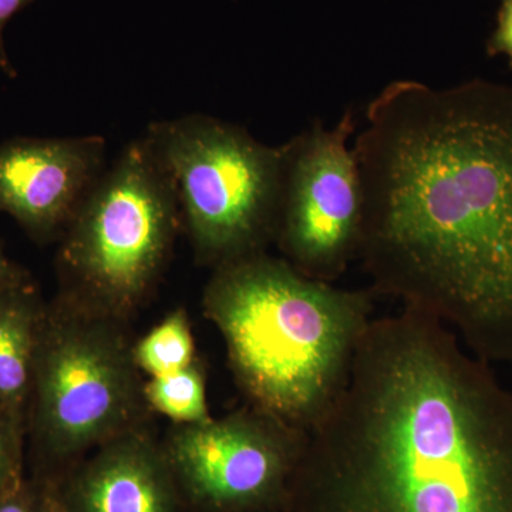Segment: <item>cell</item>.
<instances>
[{
    "label": "cell",
    "mask_w": 512,
    "mask_h": 512,
    "mask_svg": "<svg viewBox=\"0 0 512 512\" xmlns=\"http://www.w3.org/2000/svg\"><path fill=\"white\" fill-rule=\"evenodd\" d=\"M370 291L512 363V86L384 87L355 147Z\"/></svg>",
    "instance_id": "cell-1"
},
{
    "label": "cell",
    "mask_w": 512,
    "mask_h": 512,
    "mask_svg": "<svg viewBox=\"0 0 512 512\" xmlns=\"http://www.w3.org/2000/svg\"><path fill=\"white\" fill-rule=\"evenodd\" d=\"M286 512H512L511 390L436 319H373Z\"/></svg>",
    "instance_id": "cell-2"
},
{
    "label": "cell",
    "mask_w": 512,
    "mask_h": 512,
    "mask_svg": "<svg viewBox=\"0 0 512 512\" xmlns=\"http://www.w3.org/2000/svg\"><path fill=\"white\" fill-rule=\"evenodd\" d=\"M375 298L262 252L215 268L202 306L249 406L309 433L348 383Z\"/></svg>",
    "instance_id": "cell-3"
},
{
    "label": "cell",
    "mask_w": 512,
    "mask_h": 512,
    "mask_svg": "<svg viewBox=\"0 0 512 512\" xmlns=\"http://www.w3.org/2000/svg\"><path fill=\"white\" fill-rule=\"evenodd\" d=\"M126 323L69 292L47 302L28 407L42 477L147 426L150 407Z\"/></svg>",
    "instance_id": "cell-4"
},
{
    "label": "cell",
    "mask_w": 512,
    "mask_h": 512,
    "mask_svg": "<svg viewBox=\"0 0 512 512\" xmlns=\"http://www.w3.org/2000/svg\"><path fill=\"white\" fill-rule=\"evenodd\" d=\"M170 177L201 264L220 268L275 242L288 147L194 114L157 121L144 136Z\"/></svg>",
    "instance_id": "cell-5"
},
{
    "label": "cell",
    "mask_w": 512,
    "mask_h": 512,
    "mask_svg": "<svg viewBox=\"0 0 512 512\" xmlns=\"http://www.w3.org/2000/svg\"><path fill=\"white\" fill-rule=\"evenodd\" d=\"M180 224L170 177L146 138L134 141L60 237V291L127 322L156 286Z\"/></svg>",
    "instance_id": "cell-6"
},
{
    "label": "cell",
    "mask_w": 512,
    "mask_h": 512,
    "mask_svg": "<svg viewBox=\"0 0 512 512\" xmlns=\"http://www.w3.org/2000/svg\"><path fill=\"white\" fill-rule=\"evenodd\" d=\"M308 433L247 406L174 424L163 448L183 493L204 512H286Z\"/></svg>",
    "instance_id": "cell-7"
},
{
    "label": "cell",
    "mask_w": 512,
    "mask_h": 512,
    "mask_svg": "<svg viewBox=\"0 0 512 512\" xmlns=\"http://www.w3.org/2000/svg\"><path fill=\"white\" fill-rule=\"evenodd\" d=\"M355 114L336 127L320 121L286 143L288 157L275 244L282 258L303 275L338 281L359 258L363 234V190L349 138Z\"/></svg>",
    "instance_id": "cell-8"
},
{
    "label": "cell",
    "mask_w": 512,
    "mask_h": 512,
    "mask_svg": "<svg viewBox=\"0 0 512 512\" xmlns=\"http://www.w3.org/2000/svg\"><path fill=\"white\" fill-rule=\"evenodd\" d=\"M106 141L100 136L13 138L0 144V212L29 237H62L101 177Z\"/></svg>",
    "instance_id": "cell-9"
},
{
    "label": "cell",
    "mask_w": 512,
    "mask_h": 512,
    "mask_svg": "<svg viewBox=\"0 0 512 512\" xmlns=\"http://www.w3.org/2000/svg\"><path fill=\"white\" fill-rule=\"evenodd\" d=\"M56 481L70 512L178 511L180 490L147 426L107 441Z\"/></svg>",
    "instance_id": "cell-10"
},
{
    "label": "cell",
    "mask_w": 512,
    "mask_h": 512,
    "mask_svg": "<svg viewBox=\"0 0 512 512\" xmlns=\"http://www.w3.org/2000/svg\"><path fill=\"white\" fill-rule=\"evenodd\" d=\"M46 305L29 272L0 289V403L26 419Z\"/></svg>",
    "instance_id": "cell-11"
},
{
    "label": "cell",
    "mask_w": 512,
    "mask_h": 512,
    "mask_svg": "<svg viewBox=\"0 0 512 512\" xmlns=\"http://www.w3.org/2000/svg\"><path fill=\"white\" fill-rule=\"evenodd\" d=\"M144 399L150 410L174 424H197L211 419L207 380L200 360L168 375L144 382Z\"/></svg>",
    "instance_id": "cell-12"
},
{
    "label": "cell",
    "mask_w": 512,
    "mask_h": 512,
    "mask_svg": "<svg viewBox=\"0 0 512 512\" xmlns=\"http://www.w3.org/2000/svg\"><path fill=\"white\" fill-rule=\"evenodd\" d=\"M134 362L141 375L157 377L190 366L195 357L194 336L187 312L175 309L144 338L134 342Z\"/></svg>",
    "instance_id": "cell-13"
},
{
    "label": "cell",
    "mask_w": 512,
    "mask_h": 512,
    "mask_svg": "<svg viewBox=\"0 0 512 512\" xmlns=\"http://www.w3.org/2000/svg\"><path fill=\"white\" fill-rule=\"evenodd\" d=\"M28 419L0 403V497L18 488L23 478Z\"/></svg>",
    "instance_id": "cell-14"
},
{
    "label": "cell",
    "mask_w": 512,
    "mask_h": 512,
    "mask_svg": "<svg viewBox=\"0 0 512 512\" xmlns=\"http://www.w3.org/2000/svg\"><path fill=\"white\" fill-rule=\"evenodd\" d=\"M42 480L23 481L15 490L0 497V512L42 511Z\"/></svg>",
    "instance_id": "cell-15"
},
{
    "label": "cell",
    "mask_w": 512,
    "mask_h": 512,
    "mask_svg": "<svg viewBox=\"0 0 512 512\" xmlns=\"http://www.w3.org/2000/svg\"><path fill=\"white\" fill-rule=\"evenodd\" d=\"M490 56H505L512 67V0H500L497 28L487 43Z\"/></svg>",
    "instance_id": "cell-16"
},
{
    "label": "cell",
    "mask_w": 512,
    "mask_h": 512,
    "mask_svg": "<svg viewBox=\"0 0 512 512\" xmlns=\"http://www.w3.org/2000/svg\"><path fill=\"white\" fill-rule=\"evenodd\" d=\"M32 2H35V0H0V70L12 79H15L18 73H16L13 64L10 63L8 52H6L3 30H5L6 23L12 19L13 15H16L19 10L26 8Z\"/></svg>",
    "instance_id": "cell-17"
},
{
    "label": "cell",
    "mask_w": 512,
    "mask_h": 512,
    "mask_svg": "<svg viewBox=\"0 0 512 512\" xmlns=\"http://www.w3.org/2000/svg\"><path fill=\"white\" fill-rule=\"evenodd\" d=\"M42 511L40 512H70L60 495L56 478L42 477Z\"/></svg>",
    "instance_id": "cell-18"
},
{
    "label": "cell",
    "mask_w": 512,
    "mask_h": 512,
    "mask_svg": "<svg viewBox=\"0 0 512 512\" xmlns=\"http://www.w3.org/2000/svg\"><path fill=\"white\" fill-rule=\"evenodd\" d=\"M25 274V269L9 261L8 256L3 252L2 245H0V289L12 284Z\"/></svg>",
    "instance_id": "cell-19"
}]
</instances>
